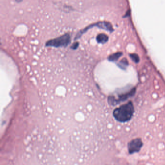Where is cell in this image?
<instances>
[{
  "label": "cell",
  "mask_w": 165,
  "mask_h": 165,
  "mask_svg": "<svg viewBox=\"0 0 165 165\" xmlns=\"http://www.w3.org/2000/svg\"><path fill=\"white\" fill-rule=\"evenodd\" d=\"M122 53L121 52H118V53H115V54L110 56L109 57V60L111 61H115L117 60V59L121 56Z\"/></svg>",
  "instance_id": "obj_5"
},
{
  "label": "cell",
  "mask_w": 165,
  "mask_h": 165,
  "mask_svg": "<svg viewBox=\"0 0 165 165\" xmlns=\"http://www.w3.org/2000/svg\"><path fill=\"white\" fill-rule=\"evenodd\" d=\"M98 42L100 43H105L107 42L108 40V37L107 35L103 34H101L98 36L97 38Z\"/></svg>",
  "instance_id": "obj_4"
},
{
  "label": "cell",
  "mask_w": 165,
  "mask_h": 165,
  "mask_svg": "<svg viewBox=\"0 0 165 165\" xmlns=\"http://www.w3.org/2000/svg\"><path fill=\"white\" fill-rule=\"evenodd\" d=\"M142 145V140L139 139H134L129 144V151L130 154L138 152L140 150Z\"/></svg>",
  "instance_id": "obj_2"
},
{
  "label": "cell",
  "mask_w": 165,
  "mask_h": 165,
  "mask_svg": "<svg viewBox=\"0 0 165 165\" xmlns=\"http://www.w3.org/2000/svg\"><path fill=\"white\" fill-rule=\"evenodd\" d=\"M133 61H135L136 63H138L139 61V57H138V56L136 55V54H132V55H130Z\"/></svg>",
  "instance_id": "obj_6"
},
{
  "label": "cell",
  "mask_w": 165,
  "mask_h": 165,
  "mask_svg": "<svg viewBox=\"0 0 165 165\" xmlns=\"http://www.w3.org/2000/svg\"><path fill=\"white\" fill-rule=\"evenodd\" d=\"M68 41L67 36H63V37L59 38L56 39L54 40L53 41H50L48 43V45H51V46H62V45H64L65 44H66Z\"/></svg>",
  "instance_id": "obj_3"
},
{
  "label": "cell",
  "mask_w": 165,
  "mask_h": 165,
  "mask_svg": "<svg viewBox=\"0 0 165 165\" xmlns=\"http://www.w3.org/2000/svg\"><path fill=\"white\" fill-rule=\"evenodd\" d=\"M134 106L131 102L121 106L114 111L113 116L116 120L125 122L130 120L134 113Z\"/></svg>",
  "instance_id": "obj_1"
}]
</instances>
